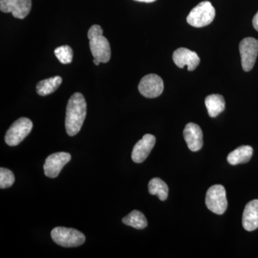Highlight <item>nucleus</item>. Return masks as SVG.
<instances>
[{"mask_svg": "<svg viewBox=\"0 0 258 258\" xmlns=\"http://www.w3.org/2000/svg\"><path fill=\"white\" fill-rule=\"evenodd\" d=\"M205 203L209 210L214 213L217 215L225 213L227 208V199L225 187L220 184L210 186L207 191Z\"/></svg>", "mask_w": 258, "mask_h": 258, "instance_id": "obj_5", "label": "nucleus"}, {"mask_svg": "<svg viewBox=\"0 0 258 258\" xmlns=\"http://www.w3.org/2000/svg\"><path fill=\"white\" fill-rule=\"evenodd\" d=\"M134 1L140 2V3H154L156 0H134Z\"/></svg>", "mask_w": 258, "mask_h": 258, "instance_id": "obj_23", "label": "nucleus"}, {"mask_svg": "<svg viewBox=\"0 0 258 258\" xmlns=\"http://www.w3.org/2000/svg\"><path fill=\"white\" fill-rule=\"evenodd\" d=\"M32 8V0H0V10L12 13L15 18H26Z\"/></svg>", "mask_w": 258, "mask_h": 258, "instance_id": "obj_10", "label": "nucleus"}, {"mask_svg": "<svg viewBox=\"0 0 258 258\" xmlns=\"http://www.w3.org/2000/svg\"><path fill=\"white\" fill-rule=\"evenodd\" d=\"M205 105H206L209 115L212 118H215L225 110V98L221 95H210L205 99Z\"/></svg>", "mask_w": 258, "mask_h": 258, "instance_id": "obj_16", "label": "nucleus"}, {"mask_svg": "<svg viewBox=\"0 0 258 258\" xmlns=\"http://www.w3.org/2000/svg\"><path fill=\"white\" fill-rule=\"evenodd\" d=\"M87 113V104L81 93H75L70 98L66 108V129L70 137L79 133Z\"/></svg>", "mask_w": 258, "mask_h": 258, "instance_id": "obj_1", "label": "nucleus"}, {"mask_svg": "<svg viewBox=\"0 0 258 258\" xmlns=\"http://www.w3.org/2000/svg\"><path fill=\"white\" fill-rule=\"evenodd\" d=\"M55 55L61 63L69 64L73 61L74 52L69 45H62L55 49Z\"/></svg>", "mask_w": 258, "mask_h": 258, "instance_id": "obj_20", "label": "nucleus"}, {"mask_svg": "<svg viewBox=\"0 0 258 258\" xmlns=\"http://www.w3.org/2000/svg\"><path fill=\"white\" fill-rule=\"evenodd\" d=\"M139 91L146 98H157L164 91V82L160 76L157 75H147L141 80L139 85Z\"/></svg>", "mask_w": 258, "mask_h": 258, "instance_id": "obj_7", "label": "nucleus"}, {"mask_svg": "<svg viewBox=\"0 0 258 258\" xmlns=\"http://www.w3.org/2000/svg\"><path fill=\"white\" fill-rule=\"evenodd\" d=\"M33 123L28 118L22 117L15 120L5 134V140L10 147H15L26 138L31 132Z\"/></svg>", "mask_w": 258, "mask_h": 258, "instance_id": "obj_4", "label": "nucleus"}, {"mask_svg": "<svg viewBox=\"0 0 258 258\" xmlns=\"http://www.w3.org/2000/svg\"><path fill=\"white\" fill-rule=\"evenodd\" d=\"M122 222L125 225L130 226L137 230H142L147 227L148 225L147 218L142 212L138 210H134L126 217H123Z\"/></svg>", "mask_w": 258, "mask_h": 258, "instance_id": "obj_18", "label": "nucleus"}, {"mask_svg": "<svg viewBox=\"0 0 258 258\" xmlns=\"http://www.w3.org/2000/svg\"><path fill=\"white\" fill-rule=\"evenodd\" d=\"M51 237L56 244L64 247H79L86 241V237L82 232L63 227L54 228L51 232Z\"/></svg>", "mask_w": 258, "mask_h": 258, "instance_id": "obj_2", "label": "nucleus"}, {"mask_svg": "<svg viewBox=\"0 0 258 258\" xmlns=\"http://www.w3.org/2000/svg\"><path fill=\"white\" fill-rule=\"evenodd\" d=\"M156 143V138L152 134H145L134 146L132 151V160L137 164L144 162L149 157V154Z\"/></svg>", "mask_w": 258, "mask_h": 258, "instance_id": "obj_11", "label": "nucleus"}, {"mask_svg": "<svg viewBox=\"0 0 258 258\" xmlns=\"http://www.w3.org/2000/svg\"><path fill=\"white\" fill-rule=\"evenodd\" d=\"M242 226L248 232L258 228V200H252L246 205L242 215Z\"/></svg>", "mask_w": 258, "mask_h": 258, "instance_id": "obj_14", "label": "nucleus"}, {"mask_svg": "<svg viewBox=\"0 0 258 258\" xmlns=\"http://www.w3.org/2000/svg\"><path fill=\"white\" fill-rule=\"evenodd\" d=\"M90 49L94 58L100 62L106 63L111 59V46L106 37L103 35H95L88 37Z\"/></svg>", "mask_w": 258, "mask_h": 258, "instance_id": "obj_9", "label": "nucleus"}, {"mask_svg": "<svg viewBox=\"0 0 258 258\" xmlns=\"http://www.w3.org/2000/svg\"><path fill=\"white\" fill-rule=\"evenodd\" d=\"M240 52L242 69L249 72L255 63L258 54V41L253 37H246L240 42Z\"/></svg>", "mask_w": 258, "mask_h": 258, "instance_id": "obj_6", "label": "nucleus"}, {"mask_svg": "<svg viewBox=\"0 0 258 258\" xmlns=\"http://www.w3.org/2000/svg\"><path fill=\"white\" fill-rule=\"evenodd\" d=\"M252 25L254 28L258 32V12L254 15L253 19H252Z\"/></svg>", "mask_w": 258, "mask_h": 258, "instance_id": "obj_22", "label": "nucleus"}, {"mask_svg": "<svg viewBox=\"0 0 258 258\" xmlns=\"http://www.w3.org/2000/svg\"><path fill=\"white\" fill-rule=\"evenodd\" d=\"M149 191L151 195H157L161 201H165L169 195V187L162 179L154 178L149 181Z\"/></svg>", "mask_w": 258, "mask_h": 258, "instance_id": "obj_19", "label": "nucleus"}, {"mask_svg": "<svg viewBox=\"0 0 258 258\" xmlns=\"http://www.w3.org/2000/svg\"><path fill=\"white\" fill-rule=\"evenodd\" d=\"M15 181L14 174L10 169L1 168L0 169V188L7 189L13 186Z\"/></svg>", "mask_w": 258, "mask_h": 258, "instance_id": "obj_21", "label": "nucleus"}, {"mask_svg": "<svg viewBox=\"0 0 258 258\" xmlns=\"http://www.w3.org/2000/svg\"><path fill=\"white\" fill-rule=\"evenodd\" d=\"M71 159V155L69 153L57 152L51 154L45 159L44 164V172L49 178H56L62 171L66 164Z\"/></svg>", "mask_w": 258, "mask_h": 258, "instance_id": "obj_8", "label": "nucleus"}, {"mask_svg": "<svg viewBox=\"0 0 258 258\" xmlns=\"http://www.w3.org/2000/svg\"><path fill=\"white\" fill-rule=\"evenodd\" d=\"M184 138L191 152H198L203 146V133L196 123H189L184 129Z\"/></svg>", "mask_w": 258, "mask_h": 258, "instance_id": "obj_13", "label": "nucleus"}, {"mask_svg": "<svg viewBox=\"0 0 258 258\" xmlns=\"http://www.w3.org/2000/svg\"><path fill=\"white\" fill-rule=\"evenodd\" d=\"M62 79L60 76H56L50 79L42 80L37 84V94L41 96H46L55 92L62 83Z\"/></svg>", "mask_w": 258, "mask_h": 258, "instance_id": "obj_17", "label": "nucleus"}, {"mask_svg": "<svg viewBox=\"0 0 258 258\" xmlns=\"http://www.w3.org/2000/svg\"><path fill=\"white\" fill-rule=\"evenodd\" d=\"M253 149L249 146H242L230 152L227 156V161L231 165L244 164L248 162L252 158Z\"/></svg>", "mask_w": 258, "mask_h": 258, "instance_id": "obj_15", "label": "nucleus"}, {"mask_svg": "<svg viewBox=\"0 0 258 258\" xmlns=\"http://www.w3.org/2000/svg\"><path fill=\"white\" fill-rule=\"evenodd\" d=\"M93 62H94V64H96V66H98L101 62H99L97 59L94 58L93 59Z\"/></svg>", "mask_w": 258, "mask_h": 258, "instance_id": "obj_24", "label": "nucleus"}, {"mask_svg": "<svg viewBox=\"0 0 258 258\" xmlns=\"http://www.w3.org/2000/svg\"><path fill=\"white\" fill-rule=\"evenodd\" d=\"M215 14V8L210 2H202L191 10L186 22L195 28H203L212 23Z\"/></svg>", "mask_w": 258, "mask_h": 258, "instance_id": "obj_3", "label": "nucleus"}, {"mask_svg": "<svg viewBox=\"0 0 258 258\" xmlns=\"http://www.w3.org/2000/svg\"><path fill=\"white\" fill-rule=\"evenodd\" d=\"M173 60L180 69H184V66H187L188 71H192L200 64V58L194 51L185 47H180L173 53Z\"/></svg>", "mask_w": 258, "mask_h": 258, "instance_id": "obj_12", "label": "nucleus"}]
</instances>
